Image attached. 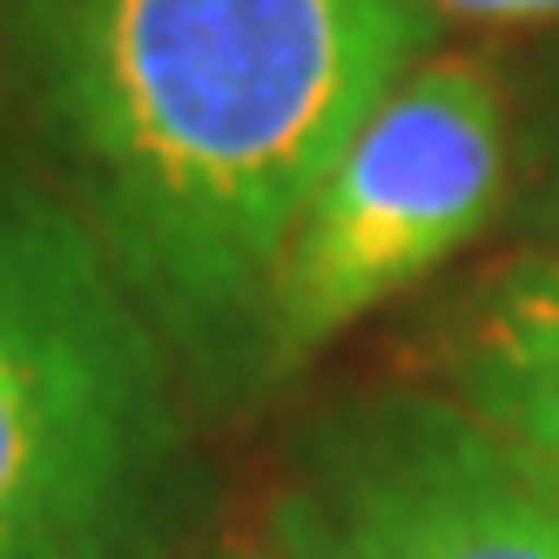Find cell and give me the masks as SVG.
I'll use <instances>...</instances> for the list:
<instances>
[{
    "label": "cell",
    "instance_id": "1",
    "mask_svg": "<svg viewBox=\"0 0 559 559\" xmlns=\"http://www.w3.org/2000/svg\"><path fill=\"white\" fill-rule=\"evenodd\" d=\"M0 48L41 169L182 378L257 391L290 236L431 21L412 0H0Z\"/></svg>",
    "mask_w": 559,
    "mask_h": 559
},
{
    "label": "cell",
    "instance_id": "2",
    "mask_svg": "<svg viewBox=\"0 0 559 559\" xmlns=\"http://www.w3.org/2000/svg\"><path fill=\"white\" fill-rule=\"evenodd\" d=\"M182 384L82 210L0 142V559H182Z\"/></svg>",
    "mask_w": 559,
    "mask_h": 559
},
{
    "label": "cell",
    "instance_id": "3",
    "mask_svg": "<svg viewBox=\"0 0 559 559\" xmlns=\"http://www.w3.org/2000/svg\"><path fill=\"white\" fill-rule=\"evenodd\" d=\"M519 102L486 55H425L371 102L317 182L270 290L263 384L412 297L512 210Z\"/></svg>",
    "mask_w": 559,
    "mask_h": 559
},
{
    "label": "cell",
    "instance_id": "4",
    "mask_svg": "<svg viewBox=\"0 0 559 559\" xmlns=\"http://www.w3.org/2000/svg\"><path fill=\"white\" fill-rule=\"evenodd\" d=\"M270 559H559V472L445 391L350 397L290 445Z\"/></svg>",
    "mask_w": 559,
    "mask_h": 559
},
{
    "label": "cell",
    "instance_id": "5",
    "mask_svg": "<svg viewBox=\"0 0 559 559\" xmlns=\"http://www.w3.org/2000/svg\"><path fill=\"white\" fill-rule=\"evenodd\" d=\"M425 365L438 391L559 472V257L512 250L438 310Z\"/></svg>",
    "mask_w": 559,
    "mask_h": 559
},
{
    "label": "cell",
    "instance_id": "6",
    "mask_svg": "<svg viewBox=\"0 0 559 559\" xmlns=\"http://www.w3.org/2000/svg\"><path fill=\"white\" fill-rule=\"evenodd\" d=\"M519 102V176L506 223L526 236V250L559 257V41L533 61V82Z\"/></svg>",
    "mask_w": 559,
    "mask_h": 559
},
{
    "label": "cell",
    "instance_id": "7",
    "mask_svg": "<svg viewBox=\"0 0 559 559\" xmlns=\"http://www.w3.org/2000/svg\"><path fill=\"white\" fill-rule=\"evenodd\" d=\"M412 8L438 21H472V27H559V0H412Z\"/></svg>",
    "mask_w": 559,
    "mask_h": 559
},
{
    "label": "cell",
    "instance_id": "8",
    "mask_svg": "<svg viewBox=\"0 0 559 559\" xmlns=\"http://www.w3.org/2000/svg\"><path fill=\"white\" fill-rule=\"evenodd\" d=\"M182 559H263V552H243V546H216V552H182Z\"/></svg>",
    "mask_w": 559,
    "mask_h": 559
}]
</instances>
